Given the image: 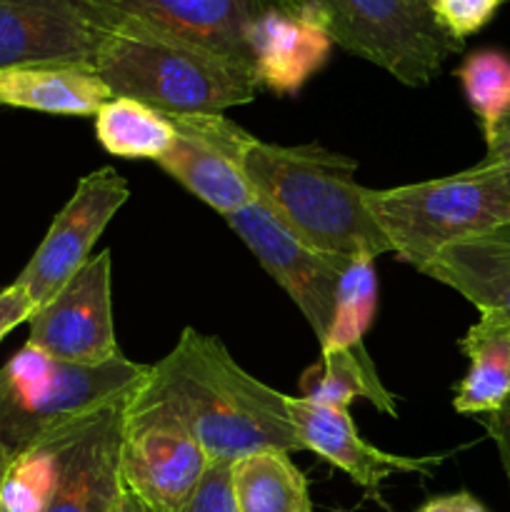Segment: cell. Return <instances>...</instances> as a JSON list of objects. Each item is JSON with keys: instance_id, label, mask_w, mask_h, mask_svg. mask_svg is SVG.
<instances>
[{"instance_id": "cell-1", "label": "cell", "mask_w": 510, "mask_h": 512, "mask_svg": "<svg viewBox=\"0 0 510 512\" xmlns=\"http://www.w3.org/2000/svg\"><path fill=\"white\" fill-rule=\"evenodd\" d=\"M180 115L240 165L260 203L310 248L343 258L390 253L365 203L368 188L355 180V160L315 143H265L223 115Z\"/></svg>"}, {"instance_id": "cell-2", "label": "cell", "mask_w": 510, "mask_h": 512, "mask_svg": "<svg viewBox=\"0 0 510 512\" xmlns=\"http://www.w3.org/2000/svg\"><path fill=\"white\" fill-rule=\"evenodd\" d=\"M140 390L173 408L210 463H235L263 450H303L290 395L240 368L215 335L185 328L175 348L150 365Z\"/></svg>"}, {"instance_id": "cell-3", "label": "cell", "mask_w": 510, "mask_h": 512, "mask_svg": "<svg viewBox=\"0 0 510 512\" xmlns=\"http://www.w3.org/2000/svg\"><path fill=\"white\" fill-rule=\"evenodd\" d=\"M93 68L113 98H133L160 113L223 115L253 103L250 70L135 23H110Z\"/></svg>"}, {"instance_id": "cell-4", "label": "cell", "mask_w": 510, "mask_h": 512, "mask_svg": "<svg viewBox=\"0 0 510 512\" xmlns=\"http://www.w3.org/2000/svg\"><path fill=\"white\" fill-rule=\"evenodd\" d=\"M150 365L128 358L75 365L25 343L0 368V455L13 460L50 435L83 423L145 385Z\"/></svg>"}, {"instance_id": "cell-5", "label": "cell", "mask_w": 510, "mask_h": 512, "mask_svg": "<svg viewBox=\"0 0 510 512\" xmlns=\"http://www.w3.org/2000/svg\"><path fill=\"white\" fill-rule=\"evenodd\" d=\"M390 253L423 268L438 250L510 225V188L485 163L448 178L365 193Z\"/></svg>"}, {"instance_id": "cell-6", "label": "cell", "mask_w": 510, "mask_h": 512, "mask_svg": "<svg viewBox=\"0 0 510 512\" xmlns=\"http://www.w3.org/2000/svg\"><path fill=\"white\" fill-rule=\"evenodd\" d=\"M320 25L333 43L378 65L403 85L423 88L463 48L425 0H280Z\"/></svg>"}, {"instance_id": "cell-7", "label": "cell", "mask_w": 510, "mask_h": 512, "mask_svg": "<svg viewBox=\"0 0 510 512\" xmlns=\"http://www.w3.org/2000/svg\"><path fill=\"white\" fill-rule=\"evenodd\" d=\"M208 468V455L173 408L138 390L125 410L120 445L125 490L155 512H175Z\"/></svg>"}, {"instance_id": "cell-8", "label": "cell", "mask_w": 510, "mask_h": 512, "mask_svg": "<svg viewBox=\"0 0 510 512\" xmlns=\"http://www.w3.org/2000/svg\"><path fill=\"white\" fill-rule=\"evenodd\" d=\"M128 198V180L113 165H103L78 180L75 193L55 215L30 263L15 280L30 295L35 310L93 258L95 243Z\"/></svg>"}, {"instance_id": "cell-9", "label": "cell", "mask_w": 510, "mask_h": 512, "mask_svg": "<svg viewBox=\"0 0 510 512\" xmlns=\"http://www.w3.org/2000/svg\"><path fill=\"white\" fill-rule=\"evenodd\" d=\"M225 220L258 258V263L268 270L270 278L298 305L315 338L323 340L333 323L338 285L353 258L310 248L298 235L290 233L260 200Z\"/></svg>"}, {"instance_id": "cell-10", "label": "cell", "mask_w": 510, "mask_h": 512, "mask_svg": "<svg viewBox=\"0 0 510 512\" xmlns=\"http://www.w3.org/2000/svg\"><path fill=\"white\" fill-rule=\"evenodd\" d=\"M110 250L93 255L53 298L28 320V343L50 358L75 365H103L125 358L115 338Z\"/></svg>"}, {"instance_id": "cell-11", "label": "cell", "mask_w": 510, "mask_h": 512, "mask_svg": "<svg viewBox=\"0 0 510 512\" xmlns=\"http://www.w3.org/2000/svg\"><path fill=\"white\" fill-rule=\"evenodd\" d=\"M108 23H135L185 40L253 73L248 33L280 0H85Z\"/></svg>"}, {"instance_id": "cell-12", "label": "cell", "mask_w": 510, "mask_h": 512, "mask_svg": "<svg viewBox=\"0 0 510 512\" xmlns=\"http://www.w3.org/2000/svg\"><path fill=\"white\" fill-rule=\"evenodd\" d=\"M110 23L85 0H0V70L93 65Z\"/></svg>"}, {"instance_id": "cell-13", "label": "cell", "mask_w": 510, "mask_h": 512, "mask_svg": "<svg viewBox=\"0 0 510 512\" xmlns=\"http://www.w3.org/2000/svg\"><path fill=\"white\" fill-rule=\"evenodd\" d=\"M128 400L108 405L70 433L60 480L45 512H110L123 493L120 445Z\"/></svg>"}, {"instance_id": "cell-14", "label": "cell", "mask_w": 510, "mask_h": 512, "mask_svg": "<svg viewBox=\"0 0 510 512\" xmlns=\"http://www.w3.org/2000/svg\"><path fill=\"white\" fill-rule=\"evenodd\" d=\"M290 413H293L303 450H310L333 468L343 470L355 485H360L375 500H380V488L390 475H433L435 465L443 463L440 455L405 458V455L385 453V450L365 443L350 418V408H330V405H318L290 395Z\"/></svg>"}, {"instance_id": "cell-15", "label": "cell", "mask_w": 510, "mask_h": 512, "mask_svg": "<svg viewBox=\"0 0 510 512\" xmlns=\"http://www.w3.org/2000/svg\"><path fill=\"white\" fill-rule=\"evenodd\" d=\"M248 48L260 88L290 95L328 63L333 40L308 15L275 3L250 25Z\"/></svg>"}, {"instance_id": "cell-16", "label": "cell", "mask_w": 510, "mask_h": 512, "mask_svg": "<svg viewBox=\"0 0 510 512\" xmlns=\"http://www.w3.org/2000/svg\"><path fill=\"white\" fill-rule=\"evenodd\" d=\"M418 273L463 295L510 328V225L445 245Z\"/></svg>"}, {"instance_id": "cell-17", "label": "cell", "mask_w": 510, "mask_h": 512, "mask_svg": "<svg viewBox=\"0 0 510 512\" xmlns=\"http://www.w3.org/2000/svg\"><path fill=\"white\" fill-rule=\"evenodd\" d=\"M168 118L173 120L178 135L158 165L170 178L223 218L240 213L258 200L240 165L215 140L200 133L185 115L168 113Z\"/></svg>"}, {"instance_id": "cell-18", "label": "cell", "mask_w": 510, "mask_h": 512, "mask_svg": "<svg viewBox=\"0 0 510 512\" xmlns=\"http://www.w3.org/2000/svg\"><path fill=\"white\" fill-rule=\"evenodd\" d=\"M113 98L93 65L38 63L0 70V105L85 118Z\"/></svg>"}, {"instance_id": "cell-19", "label": "cell", "mask_w": 510, "mask_h": 512, "mask_svg": "<svg viewBox=\"0 0 510 512\" xmlns=\"http://www.w3.org/2000/svg\"><path fill=\"white\" fill-rule=\"evenodd\" d=\"M468 370L455 385L453 408L460 415L495 413L510 398V328L495 315L480 313L458 343Z\"/></svg>"}, {"instance_id": "cell-20", "label": "cell", "mask_w": 510, "mask_h": 512, "mask_svg": "<svg viewBox=\"0 0 510 512\" xmlns=\"http://www.w3.org/2000/svg\"><path fill=\"white\" fill-rule=\"evenodd\" d=\"M300 398L330 408H350L355 398H365L388 418H398L395 395L383 385L365 348L320 353L318 363L300 378Z\"/></svg>"}, {"instance_id": "cell-21", "label": "cell", "mask_w": 510, "mask_h": 512, "mask_svg": "<svg viewBox=\"0 0 510 512\" xmlns=\"http://www.w3.org/2000/svg\"><path fill=\"white\" fill-rule=\"evenodd\" d=\"M240 512H313L308 478L285 450H263L233 463Z\"/></svg>"}, {"instance_id": "cell-22", "label": "cell", "mask_w": 510, "mask_h": 512, "mask_svg": "<svg viewBox=\"0 0 510 512\" xmlns=\"http://www.w3.org/2000/svg\"><path fill=\"white\" fill-rule=\"evenodd\" d=\"M175 130L168 113L150 108L133 98H110L95 113V138L108 150L125 160H155L173 145Z\"/></svg>"}, {"instance_id": "cell-23", "label": "cell", "mask_w": 510, "mask_h": 512, "mask_svg": "<svg viewBox=\"0 0 510 512\" xmlns=\"http://www.w3.org/2000/svg\"><path fill=\"white\" fill-rule=\"evenodd\" d=\"M93 418V415H90ZM85 423V420H83ZM80 423L50 435L15 455L0 480V512H45L53 500L63 465V448Z\"/></svg>"}, {"instance_id": "cell-24", "label": "cell", "mask_w": 510, "mask_h": 512, "mask_svg": "<svg viewBox=\"0 0 510 512\" xmlns=\"http://www.w3.org/2000/svg\"><path fill=\"white\" fill-rule=\"evenodd\" d=\"M375 308H378L375 258L368 253L355 255L338 285L333 323H330L328 335L320 340V353L365 348L363 338L373 323Z\"/></svg>"}, {"instance_id": "cell-25", "label": "cell", "mask_w": 510, "mask_h": 512, "mask_svg": "<svg viewBox=\"0 0 510 512\" xmlns=\"http://www.w3.org/2000/svg\"><path fill=\"white\" fill-rule=\"evenodd\" d=\"M458 80L470 110L478 115L485 138L493 135L500 120L510 113V55L483 48L460 63Z\"/></svg>"}, {"instance_id": "cell-26", "label": "cell", "mask_w": 510, "mask_h": 512, "mask_svg": "<svg viewBox=\"0 0 510 512\" xmlns=\"http://www.w3.org/2000/svg\"><path fill=\"white\" fill-rule=\"evenodd\" d=\"M425 3L430 5L445 33L463 43L468 35L483 30L498 13L500 5L508 0H425Z\"/></svg>"}, {"instance_id": "cell-27", "label": "cell", "mask_w": 510, "mask_h": 512, "mask_svg": "<svg viewBox=\"0 0 510 512\" xmlns=\"http://www.w3.org/2000/svg\"><path fill=\"white\" fill-rule=\"evenodd\" d=\"M175 512H240L233 493V463H210L198 488Z\"/></svg>"}, {"instance_id": "cell-28", "label": "cell", "mask_w": 510, "mask_h": 512, "mask_svg": "<svg viewBox=\"0 0 510 512\" xmlns=\"http://www.w3.org/2000/svg\"><path fill=\"white\" fill-rule=\"evenodd\" d=\"M35 313V303L18 283L0 290V340L18 328L20 323H28Z\"/></svg>"}, {"instance_id": "cell-29", "label": "cell", "mask_w": 510, "mask_h": 512, "mask_svg": "<svg viewBox=\"0 0 510 512\" xmlns=\"http://www.w3.org/2000/svg\"><path fill=\"white\" fill-rule=\"evenodd\" d=\"M480 423H483L485 433H488L490 440L495 443L500 465H503L505 478H508L510 485V398L505 400L495 413L480 415Z\"/></svg>"}, {"instance_id": "cell-30", "label": "cell", "mask_w": 510, "mask_h": 512, "mask_svg": "<svg viewBox=\"0 0 510 512\" xmlns=\"http://www.w3.org/2000/svg\"><path fill=\"white\" fill-rule=\"evenodd\" d=\"M485 145H488V150H485V158L480 163L493 168L510 188V130H495L485 140Z\"/></svg>"}, {"instance_id": "cell-31", "label": "cell", "mask_w": 510, "mask_h": 512, "mask_svg": "<svg viewBox=\"0 0 510 512\" xmlns=\"http://www.w3.org/2000/svg\"><path fill=\"white\" fill-rule=\"evenodd\" d=\"M110 512H155V510L148 508V505H145L143 500L135 498V495L130 493V490L123 488V493H120V498L115 500L113 510H110Z\"/></svg>"}, {"instance_id": "cell-32", "label": "cell", "mask_w": 510, "mask_h": 512, "mask_svg": "<svg viewBox=\"0 0 510 512\" xmlns=\"http://www.w3.org/2000/svg\"><path fill=\"white\" fill-rule=\"evenodd\" d=\"M453 495H455V512H490L478 498H475V495H470L468 490H460V493H453Z\"/></svg>"}, {"instance_id": "cell-33", "label": "cell", "mask_w": 510, "mask_h": 512, "mask_svg": "<svg viewBox=\"0 0 510 512\" xmlns=\"http://www.w3.org/2000/svg\"><path fill=\"white\" fill-rule=\"evenodd\" d=\"M415 512H455V495H438V498H430L428 503L420 505Z\"/></svg>"}, {"instance_id": "cell-34", "label": "cell", "mask_w": 510, "mask_h": 512, "mask_svg": "<svg viewBox=\"0 0 510 512\" xmlns=\"http://www.w3.org/2000/svg\"><path fill=\"white\" fill-rule=\"evenodd\" d=\"M495 130H510V113L505 115L503 120H500V123H498V128H495ZM495 130H493V133H495ZM485 140H488V138H485Z\"/></svg>"}, {"instance_id": "cell-35", "label": "cell", "mask_w": 510, "mask_h": 512, "mask_svg": "<svg viewBox=\"0 0 510 512\" xmlns=\"http://www.w3.org/2000/svg\"><path fill=\"white\" fill-rule=\"evenodd\" d=\"M5 468H8V460H5L3 455H0V480H3V473H5Z\"/></svg>"}]
</instances>
